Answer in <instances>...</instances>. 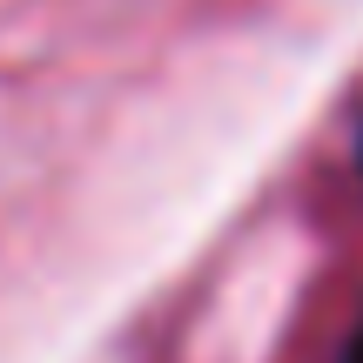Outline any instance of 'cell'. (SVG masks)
Segmentation results:
<instances>
[{
  "mask_svg": "<svg viewBox=\"0 0 363 363\" xmlns=\"http://www.w3.org/2000/svg\"><path fill=\"white\" fill-rule=\"evenodd\" d=\"M350 363H363V330H357V343H350Z\"/></svg>",
  "mask_w": 363,
  "mask_h": 363,
  "instance_id": "1",
  "label": "cell"
}]
</instances>
